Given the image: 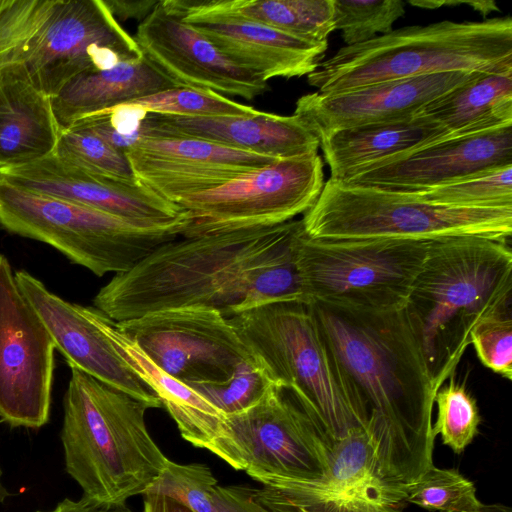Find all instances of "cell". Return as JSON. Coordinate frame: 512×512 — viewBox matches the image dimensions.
Listing matches in <instances>:
<instances>
[{
    "instance_id": "6da1fadb",
    "label": "cell",
    "mask_w": 512,
    "mask_h": 512,
    "mask_svg": "<svg viewBox=\"0 0 512 512\" xmlns=\"http://www.w3.org/2000/svg\"><path fill=\"white\" fill-rule=\"evenodd\" d=\"M301 220L176 238L93 299L115 322L171 309H208L226 318L277 301L305 303L297 268Z\"/></svg>"
},
{
    "instance_id": "7a4b0ae2",
    "label": "cell",
    "mask_w": 512,
    "mask_h": 512,
    "mask_svg": "<svg viewBox=\"0 0 512 512\" xmlns=\"http://www.w3.org/2000/svg\"><path fill=\"white\" fill-rule=\"evenodd\" d=\"M307 305L382 474L414 482L433 465L437 389L404 308Z\"/></svg>"
},
{
    "instance_id": "3957f363",
    "label": "cell",
    "mask_w": 512,
    "mask_h": 512,
    "mask_svg": "<svg viewBox=\"0 0 512 512\" xmlns=\"http://www.w3.org/2000/svg\"><path fill=\"white\" fill-rule=\"evenodd\" d=\"M509 243L460 236L429 244L404 310L437 390L455 375L476 325L511 310Z\"/></svg>"
},
{
    "instance_id": "277c9868",
    "label": "cell",
    "mask_w": 512,
    "mask_h": 512,
    "mask_svg": "<svg viewBox=\"0 0 512 512\" xmlns=\"http://www.w3.org/2000/svg\"><path fill=\"white\" fill-rule=\"evenodd\" d=\"M69 367L60 433L67 473L93 501L143 495L168 461L146 427L151 406Z\"/></svg>"
},
{
    "instance_id": "5b68a950",
    "label": "cell",
    "mask_w": 512,
    "mask_h": 512,
    "mask_svg": "<svg viewBox=\"0 0 512 512\" xmlns=\"http://www.w3.org/2000/svg\"><path fill=\"white\" fill-rule=\"evenodd\" d=\"M512 69V19L440 21L406 26L343 46L307 75L320 93L451 72Z\"/></svg>"
},
{
    "instance_id": "8992f818",
    "label": "cell",
    "mask_w": 512,
    "mask_h": 512,
    "mask_svg": "<svg viewBox=\"0 0 512 512\" xmlns=\"http://www.w3.org/2000/svg\"><path fill=\"white\" fill-rule=\"evenodd\" d=\"M142 56L103 0H0V68L24 64L50 98L83 72Z\"/></svg>"
},
{
    "instance_id": "52a82bcc",
    "label": "cell",
    "mask_w": 512,
    "mask_h": 512,
    "mask_svg": "<svg viewBox=\"0 0 512 512\" xmlns=\"http://www.w3.org/2000/svg\"><path fill=\"white\" fill-rule=\"evenodd\" d=\"M228 319L267 379L292 394L333 446L362 429L306 303L271 302Z\"/></svg>"
},
{
    "instance_id": "ba28073f",
    "label": "cell",
    "mask_w": 512,
    "mask_h": 512,
    "mask_svg": "<svg viewBox=\"0 0 512 512\" xmlns=\"http://www.w3.org/2000/svg\"><path fill=\"white\" fill-rule=\"evenodd\" d=\"M187 222L184 212L166 223H140L21 188L0 176V228L48 244L98 277L130 270L180 237Z\"/></svg>"
},
{
    "instance_id": "9c48e42d",
    "label": "cell",
    "mask_w": 512,
    "mask_h": 512,
    "mask_svg": "<svg viewBox=\"0 0 512 512\" xmlns=\"http://www.w3.org/2000/svg\"><path fill=\"white\" fill-rule=\"evenodd\" d=\"M315 240L395 239L431 242L474 236L510 242L512 208H462L411 194L353 186L329 178L301 219Z\"/></svg>"
},
{
    "instance_id": "30bf717a",
    "label": "cell",
    "mask_w": 512,
    "mask_h": 512,
    "mask_svg": "<svg viewBox=\"0 0 512 512\" xmlns=\"http://www.w3.org/2000/svg\"><path fill=\"white\" fill-rule=\"evenodd\" d=\"M429 244L395 239L315 240L303 231L297 244V268L305 303L368 311L403 309Z\"/></svg>"
},
{
    "instance_id": "8fae6325",
    "label": "cell",
    "mask_w": 512,
    "mask_h": 512,
    "mask_svg": "<svg viewBox=\"0 0 512 512\" xmlns=\"http://www.w3.org/2000/svg\"><path fill=\"white\" fill-rule=\"evenodd\" d=\"M332 448L292 394L270 383L256 403L226 416L225 433L210 452L261 483L321 479Z\"/></svg>"
},
{
    "instance_id": "7c38bea8",
    "label": "cell",
    "mask_w": 512,
    "mask_h": 512,
    "mask_svg": "<svg viewBox=\"0 0 512 512\" xmlns=\"http://www.w3.org/2000/svg\"><path fill=\"white\" fill-rule=\"evenodd\" d=\"M323 186L318 153L277 159L220 187L177 200L188 220L181 237L286 223L305 214Z\"/></svg>"
},
{
    "instance_id": "4fadbf2b",
    "label": "cell",
    "mask_w": 512,
    "mask_h": 512,
    "mask_svg": "<svg viewBox=\"0 0 512 512\" xmlns=\"http://www.w3.org/2000/svg\"><path fill=\"white\" fill-rule=\"evenodd\" d=\"M54 340L0 253V418L38 429L50 417Z\"/></svg>"
},
{
    "instance_id": "5bb4252c",
    "label": "cell",
    "mask_w": 512,
    "mask_h": 512,
    "mask_svg": "<svg viewBox=\"0 0 512 512\" xmlns=\"http://www.w3.org/2000/svg\"><path fill=\"white\" fill-rule=\"evenodd\" d=\"M115 325L156 366L185 384L226 381L254 360L229 319L215 310H163Z\"/></svg>"
},
{
    "instance_id": "9a60e30c",
    "label": "cell",
    "mask_w": 512,
    "mask_h": 512,
    "mask_svg": "<svg viewBox=\"0 0 512 512\" xmlns=\"http://www.w3.org/2000/svg\"><path fill=\"white\" fill-rule=\"evenodd\" d=\"M256 499L271 512H403L406 484L388 480L363 429L335 443L326 475L261 482Z\"/></svg>"
},
{
    "instance_id": "2e32d148",
    "label": "cell",
    "mask_w": 512,
    "mask_h": 512,
    "mask_svg": "<svg viewBox=\"0 0 512 512\" xmlns=\"http://www.w3.org/2000/svg\"><path fill=\"white\" fill-rule=\"evenodd\" d=\"M134 39L142 54L177 87L253 100L267 81L225 57L185 22L172 0H159L140 22Z\"/></svg>"
},
{
    "instance_id": "e0dca14e",
    "label": "cell",
    "mask_w": 512,
    "mask_h": 512,
    "mask_svg": "<svg viewBox=\"0 0 512 512\" xmlns=\"http://www.w3.org/2000/svg\"><path fill=\"white\" fill-rule=\"evenodd\" d=\"M136 180L175 203L262 168L277 158L193 138L147 137L124 151Z\"/></svg>"
},
{
    "instance_id": "ac0fdd59",
    "label": "cell",
    "mask_w": 512,
    "mask_h": 512,
    "mask_svg": "<svg viewBox=\"0 0 512 512\" xmlns=\"http://www.w3.org/2000/svg\"><path fill=\"white\" fill-rule=\"evenodd\" d=\"M15 279L69 366L146 402L151 408L162 406L154 390L119 354L97 324L92 307L61 298L26 270H17Z\"/></svg>"
},
{
    "instance_id": "d6986e66",
    "label": "cell",
    "mask_w": 512,
    "mask_h": 512,
    "mask_svg": "<svg viewBox=\"0 0 512 512\" xmlns=\"http://www.w3.org/2000/svg\"><path fill=\"white\" fill-rule=\"evenodd\" d=\"M512 166V124L425 145L341 181L408 192Z\"/></svg>"
},
{
    "instance_id": "ffe728a7",
    "label": "cell",
    "mask_w": 512,
    "mask_h": 512,
    "mask_svg": "<svg viewBox=\"0 0 512 512\" xmlns=\"http://www.w3.org/2000/svg\"><path fill=\"white\" fill-rule=\"evenodd\" d=\"M183 20L225 57L264 81L314 72L328 43L315 44L270 26L209 8L204 1L172 0Z\"/></svg>"
},
{
    "instance_id": "44dd1931",
    "label": "cell",
    "mask_w": 512,
    "mask_h": 512,
    "mask_svg": "<svg viewBox=\"0 0 512 512\" xmlns=\"http://www.w3.org/2000/svg\"><path fill=\"white\" fill-rule=\"evenodd\" d=\"M473 73L430 74L337 93L317 91L300 97L294 114L321 139L340 129L416 115L428 103L463 83Z\"/></svg>"
},
{
    "instance_id": "7402d4cb",
    "label": "cell",
    "mask_w": 512,
    "mask_h": 512,
    "mask_svg": "<svg viewBox=\"0 0 512 512\" xmlns=\"http://www.w3.org/2000/svg\"><path fill=\"white\" fill-rule=\"evenodd\" d=\"M7 182L62 198L124 219L160 224L184 211L138 181L126 182L83 171L54 153L36 162L0 171Z\"/></svg>"
},
{
    "instance_id": "603a6c76",
    "label": "cell",
    "mask_w": 512,
    "mask_h": 512,
    "mask_svg": "<svg viewBox=\"0 0 512 512\" xmlns=\"http://www.w3.org/2000/svg\"><path fill=\"white\" fill-rule=\"evenodd\" d=\"M143 138L182 137L271 156L277 159L318 153V137L295 114L260 111L256 115L181 116L147 113Z\"/></svg>"
},
{
    "instance_id": "cb8c5ba5",
    "label": "cell",
    "mask_w": 512,
    "mask_h": 512,
    "mask_svg": "<svg viewBox=\"0 0 512 512\" xmlns=\"http://www.w3.org/2000/svg\"><path fill=\"white\" fill-rule=\"evenodd\" d=\"M59 127L51 98L21 63L0 68V171L41 160L55 150Z\"/></svg>"
},
{
    "instance_id": "d4e9b609",
    "label": "cell",
    "mask_w": 512,
    "mask_h": 512,
    "mask_svg": "<svg viewBox=\"0 0 512 512\" xmlns=\"http://www.w3.org/2000/svg\"><path fill=\"white\" fill-rule=\"evenodd\" d=\"M447 138L446 131L421 114L340 129L319 139L331 179L346 181L397 156Z\"/></svg>"
},
{
    "instance_id": "484cf974",
    "label": "cell",
    "mask_w": 512,
    "mask_h": 512,
    "mask_svg": "<svg viewBox=\"0 0 512 512\" xmlns=\"http://www.w3.org/2000/svg\"><path fill=\"white\" fill-rule=\"evenodd\" d=\"M92 314L119 354L157 394L181 436L193 446L210 451L225 433L226 415L156 366L103 312L92 307Z\"/></svg>"
},
{
    "instance_id": "4316f807",
    "label": "cell",
    "mask_w": 512,
    "mask_h": 512,
    "mask_svg": "<svg viewBox=\"0 0 512 512\" xmlns=\"http://www.w3.org/2000/svg\"><path fill=\"white\" fill-rule=\"evenodd\" d=\"M176 87L142 56L108 69L77 75L51 98V103L59 130L62 131L86 115Z\"/></svg>"
},
{
    "instance_id": "83f0119b",
    "label": "cell",
    "mask_w": 512,
    "mask_h": 512,
    "mask_svg": "<svg viewBox=\"0 0 512 512\" xmlns=\"http://www.w3.org/2000/svg\"><path fill=\"white\" fill-rule=\"evenodd\" d=\"M419 114L439 124L447 138L512 124V69L475 72Z\"/></svg>"
},
{
    "instance_id": "f1b7e54d",
    "label": "cell",
    "mask_w": 512,
    "mask_h": 512,
    "mask_svg": "<svg viewBox=\"0 0 512 512\" xmlns=\"http://www.w3.org/2000/svg\"><path fill=\"white\" fill-rule=\"evenodd\" d=\"M216 11L258 22L310 43H328L334 26L333 0H209Z\"/></svg>"
},
{
    "instance_id": "f546056e",
    "label": "cell",
    "mask_w": 512,
    "mask_h": 512,
    "mask_svg": "<svg viewBox=\"0 0 512 512\" xmlns=\"http://www.w3.org/2000/svg\"><path fill=\"white\" fill-rule=\"evenodd\" d=\"M403 193L444 206L512 208V166L433 188Z\"/></svg>"
},
{
    "instance_id": "4dcf8cb0",
    "label": "cell",
    "mask_w": 512,
    "mask_h": 512,
    "mask_svg": "<svg viewBox=\"0 0 512 512\" xmlns=\"http://www.w3.org/2000/svg\"><path fill=\"white\" fill-rule=\"evenodd\" d=\"M53 153L88 173L126 182L137 181L124 152L87 130L70 127L60 131Z\"/></svg>"
},
{
    "instance_id": "1f68e13d",
    "label": "cell",
    "mask_w": 512,
    "mask_h": 512,
    "mask_svg": "<svg viewBox=\"0 0 512 512\" xmlns=\"http://www.w3.org/2000/svg\"><path fill=\"white\" fill-rule=\"evenodd\" d=\"M405 501L437 512H474L482 505L472 481L455 469L434 465L406 484Z\"/></svg>"
},
{
    "instance_id": "d6a6232c",
    "label": "cell",
    "mask_w": 512,
    "mask_h": 512,
    "mask_svg": "<svg viewBox=\"0 0 512 512\" xmlns=\"http://www.w3.org/2000/svg\"><path fill=\"white\" fill-rule=\"evenodd\" d=\"M448 380L434 397L437 416L432 425V433L435 438L440 435L444 445L460 454L478 434L481 417L476 399L465 385L457 383L455 375Z\"/></svg>"
},
{
    "instance_id": "836d02e7",
    "label": "cell",
    "mask_w": 512,
    "mask_h": 512,
    "mask_svg": "<svg viewBox=\"0 0 512 512\" xmlns=\"http://www.w3.org/2000/svg\"><path fill=\"white\" fill-rule=\"evenodd\" d=\"M119 105L146 113L181 116L256 115L252 106L233 101L221 94L192 88H171Z\"/></svg>"
},
{
    "instance_id": "e575fe53",
    "label": "cell",
    "mask_w": 512,
    "mask_h": 512,
    "mask_svg": "<svg viewBox=\"0 0 512 512\" xmlns=\"http://www.w3.org/2000/svg\"><path fill=\"white\" fill-rule=\"evenodd\" d=\"M217 480L203 464H179L168 459L164 469L143 495H161L176 500L192 512H219Z\"/></svg>"
},
{
    "instance_id": "d590c367",
    "label": "cell",
    "mask_w": 512,
    "mask_h": 512,
    "mask_svg": "<svg viewBox=\"0 0 512 512\" xmlns=\"http://www.w3.org/2000/svg\"><path fill=\"white\" fill-rule=\"evenodd\" d=\"M333 5L335 30L341 31L345 46L390 33L405 14L401 0H333Z\"/></svg>"
},
{
    "instance_id": "8d00e7d4",
    "label": "cell",
    "mask_w": 512,
    "mask_h": 512,
    "mask_svg": "<svg viewBox=\"0 0 512 512\" xmlns=\"http://www.w3.org/2000/svg\"><path fill=\"white\" fill-rule=\"evenodd\" d=\"M270 383L252 360L238 367L226 381L187 385L227 416L244 411L256 403Z\"/></svg>"
},
{
    "instance_id": "74e56055",
    "label": "cell",
    "mask_w": 512,
    "mask_h": 512,
    "mask_svg": "<svg viewBox=\"0 0 512 512\" xmlns=\"http://www.w3.org/2000/svg\"><path fill=\"white\" fill-rule=\"evenodd\" d=\"M480 362L501 377L512 379V317L511 310L481 320L471 333Z\"/></svg>"
},
{
    "instance_id": "f35d334b",
    "label": "cell",
    "mask_w": 512,
    "mask_h": 512,
    "mask_svg": "<svg viewBox=\"0 0 512 512\" xmlns=\"http://www.w3.org/2000/svg\"><path fill=\"white\" fill-rule=\"evenodd\" d=\"M254 488L217 486L216 503L219 512H271L255 497Z\"/></svg>"
},
{
    "instance_id": "ab89813d",
    "label": "cell",
    "mask_w": 512,
    "mask_h": 512,
    "mask_svg": "<svg viewBox=\"0 0 512 512\" xmlns=\"http://www.w3.org/2000/svg\"><path fill=\"white\" fill-rule=\"evenodd\" d=\"M111 14L118 21L141 19L153 10L158 1L154 0H103Z\"/></svg>"
},
{
    "instance_id": "60d3db41",
    "label": "cell",
    "mask_w": 512,
    "mask_h": 512,
    "mask_svg": "<svg viewBox=\"0 0 512 512\" xmlns=\"http://www.w3.org/2000/svg\"><path fill=\"white\" fill-rule=\"evenodd\" d=\"M37 512H132L125 503L108 504L82 497L80 500L64 499L53 509Z\"/></svg>"
},
{
    "instance_id": "b9f144b4",
    "label": "cell",
    "mask_w": 512,
    "mask_h": 512,
    "mask_svg": "<svg viewBox=\"0 0 512 512\" xmlns=\"http://www.w3.org/2000/svg\"><path fill=\"white\" fill-rule=\"evenodd\" d=\"M143 512H192L180 502L161 495H144Z\"/></svg>"
},
{
    "instance_id": "7bdbcfd3",
    "label": "cell",
    "mask_w": 512,
    "mask_h": 512,
    "mask_svg": "<svg viewBox=\"0 0 512 512\" xmlns=\"http://www.w3.org/2000/svg\"><path fill=\"white\" fill-rule=\"evenodd\" d=\"M474 512H512L511 507L501 504V503H492V504H483Z\"/></svg>"
},
{
    "instance_id": "ee69618b",
    "label": "cell",
    "mask_w": 512,
    "mask_h": 512,
    "mask_svg": "<svg viewBox=\"0 0 512 512\" xmlns=\"http://www.w3.org/2000/svg\"><path fill=\"white\" fill-rule=\"evenodd\" d=\"M8 491L2 482V470L0 468V503L8 497Z\"/></svg>"
}]
</instances>
